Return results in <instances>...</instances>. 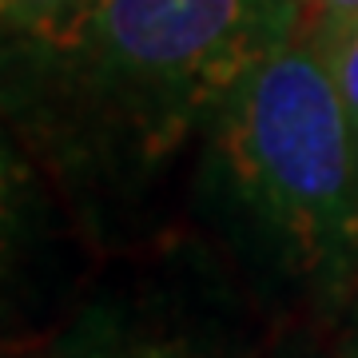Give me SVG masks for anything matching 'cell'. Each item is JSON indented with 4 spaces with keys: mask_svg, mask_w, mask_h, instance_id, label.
Listing matches in <instances>:
<instances>
[{
    "mask_svg": "<svg viewBox=\"0 0 358 358\" xmlns=\"http://www.w3.org/2000/svg\"><path fill=\"white\" fill-rule=\"evenodd\" d=\"M294 36L299 0H96L72 52L136 96L195 108Z\"/></svg>",
    "mask_w": 358,
    "mask_h": 358,
    "instance_id": "cell-2",
    "label": "cell"
},
{
    "mask_svg": "<svg viewBox=\"0 0 358 358\" xmlns=\"http://www.w3.org/2000/svg\"><path fill=\"white\" fill-rule=\"evenodd\" d=\"M350 28H358V0H299V40L327 48Z\"/></svg>",
    "mask_w": 358,
    "mask_h": 358,
    "instance_id": "cell-5",
    "label": "cell"
},
{
    "mask_svg": "<svg viewBox=\"0 0 358 358\" xmlns=\"http://www.w3.org/2000/svg\"><path fill=\"white\" fill-rule=\"evenodd\" d=\"M96 0H4V24L56 48H72Z\"/></svg>",
    "mask_w": 358,
    "mask_h": 358,
    "instance_id": "cell-3",
    "label": "cell"
},
{
    "mask_svg": "<svg viewBox=\"0 0 358 358\" xmlns=\"http://www.w3.org/2000/svg\"><path fill=\"white\" fill-rule=\"evenodd\" d=\"M219 148L247 207L307 263L358 235L355 131L315 44L294 36L223 96Z\"/></svg>",
    "mask_w": 358,
    "mask_h": 358,
    "instance_id": "cell-1",
    "label": "cell"
},
{
    "mask_svg": "<svg viewBox=\"0 0 358 358\" xmlns=\"http://www.w3.org/2000/svg\"><path fill=\"white\" fill-rule=\"evenodd\" d=\"M322 52V60L331 68V80L338 88V100L346 108V120H350V131H355V148H358V28L343 32L338 40H331Z\"/></svg>",
    "mask_w": 358,
    "mask_h": 358,
    "instance_id": "cell-6",
    "label": "cell"
},
{
    "mask_svg": "<svg viewBox=\"0 0 358 358\" xmlns=\"http://www.w3.org/2000/svg\"><path fill=\"white\" fill-rule=\"evenodd\" d=\"M76 358H219L215 350H207V343L192 338V334H108L100 343L84 346Z\"/></svg>",
    "mask_w": 358,
    "mask_h": 358,
    "instance_id": "cell-4",
    "label": "cell"
}]
</instances>
